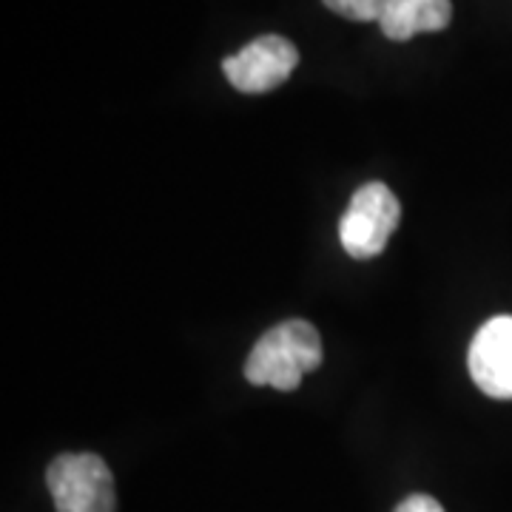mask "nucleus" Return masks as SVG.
Segmentation results:
<instances>
[{"mask_svg": "<svg viewBox=\"0 0 512 512\" xmlns=\"http://www.w3.org/2000/svg\"><path fill=\"white\" fill-rule=\"evenodd\" d=\"M467 365L484 396L512 399V316H495L481 325Z\"/></svg>", "mask_w": 512, "mask_h": 512, "instance_id": "nucleus-5", "label": "nucleus"}, {"mask_svg": "<svg viewBox=\"0 0 512 512\" xmlns=\"http://www.w3.org/2000/svg\"><path fill=\"white\" fill-rule=\"evenodd\" d=\"M330 12L342 15L348 20H359V23H379L387 0H322Z\"/></svg>", "mask_w": 512, "mask_h": 512, "instance_id": "nucleus-7", "label": "nucleus"}, {"mask_svg": "<svg viewBox=\"0 0 512 512\" xmlns=\"http://www.w3.org/2000/svg\"><path fill=\"white\" fill-rule=\"evenodd\" d=\"M299 52L288 37L262 35L222 60L228 83L242 94H265L282 86L296 69Z\"/></svg>", "mask_w": 512, "mask_h": 512, "instance_id": "nucleus-4", "label": "nucleus"}, {"mask_svg": "<svg viewBox=\"0 0 512 512\" xmlns=\"http://www.w3.org/2000/svg\"><path fill=\"white\" fill-rule=\"evenodd\" d=\"M393 512H444V507L430 495H410Z\"/></svg>", "mask_w": 512, "mask_h": 512, "instance_id": "nucleus-8", "label": "nucleus"}, {"mask_svg": "<svg viewBox=\"0 0 512 512\" xmlns=\"http://www.w3.org/2000/svg\"><path fill=\"white\" fill-rule=\"evenodd\" d=\"M402 220L399 197L384 183H365L348 202V211L339 222L342 248L353 259H373L387 248L393 231Z\"/></svg>", "mask_w": 512, "mask_h": 512, "instance_id": "nucleus-3", "label": "nucleus"}, {"mask_svg": "<svg viewBox=\"0 0 512 512\" xmlns=\"http://www.w3.org/2000/svg\"><path fill=\"white\" fill-rule=\"evenodd\" d=\"M46 484L57 512H114L117 490L109 464L92 453H66L49 464Z\"/></svg>", "mask_w": 512, "mask_h": 512, "instance_id": "nucleus-2", "label": "nucleus"}, {"mask_svg": "<svg viewBox=\"0 0 512 512\" xmlns=\"http://www.w3.org/2000/svg\"><path fill=\"white\" fill-rule=\"evenodd\" d=\"M322 365V336L305 319H288L271 328L245 359V379L282 393L296 390L305 373Z\"/></svg>", "mask_w": 512, "mask_h": 512, "instance_id": "nucleus-1", "label": "nucleus"}, {"mask_svg": "<svg viewBox=\"0 0 512 512\" xmlns=\"http://www.w3.org/2000/svg\"><path fill=\"white\" fill-rule=\"evenodd\" d=\"M453 20L450 0H387L379 26L390 40H410L424 32H441Z\"/></svg>", "mask_w": 512, "mask_h": 512, "instance_id": "nucleus-6", "label": "nucleus"}]
</instances>
